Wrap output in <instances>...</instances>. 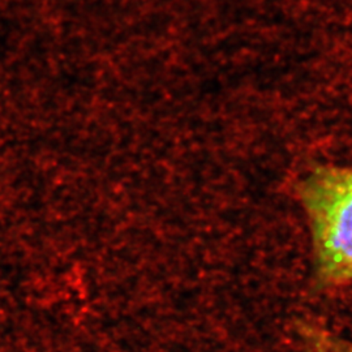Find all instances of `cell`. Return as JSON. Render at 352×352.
Listing matches in <instances>:
<instances>
[{
    "instance_id": "7a4b0ae2",
    "label": "cell",
    "mask_w": 352,
    "mask_h": 352,
    "mask_svg": "<svg viewBox=\"0 0 352 352\" xmlns=\"http://www.w3.org/2000/svg\"><path fill=\"white\" fill-rule=\"evenodd\" d=\"M311 338L318 352H352V342L334 337L329 333L312 331Z\"/></svg>"
},
{
    "instance_id": "6da1fadb",
    "label": "cell",
    "mask_w": 352,
    "mask_h": 352,
    "mask_svg": "<svg viewBox=\"0 0 352 352\" xmlns=\"http://www.w3.org/2000/svg\"><path fill=\"white\" fill-rule=\"evenodd\" d=\"M316 272L329 286L352 282V168L315 167L302 179Z\"/></svg>"
}]
</instances>
